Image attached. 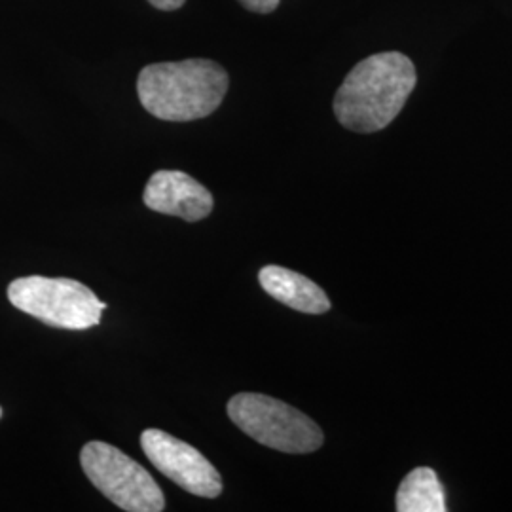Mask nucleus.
<instances>
[{
  "mask_svg": "<svg viewBox=\"0 0 512 512\" xmlns=\"http://www.w3.org/2000/svg\"><path fill=\"white\" fill-rule=\"evenodd\" d=\"M416 82V67L401 52L370 55L342 82L334 97V114L351 131H380L399 116Z\"/></svg>",
  "mask_w": 512,
  "mask_h": 512,
  "instance_id": "obj_1",
  "label": "nucleus"
},
{
  "mask_svg": "<svg viewBox=\"0 0 512 512\" xmlns=\"http://www.w3.org/2000/svg\"><path fill=\"white\" fill-rule=\"evenodd\" d=\"M230 78L211 59H184L145 67L137 80L141 105L165 122H194L224 101Z\"/></svg>",
  "mask_w": 512,
  "mask_h": 512,
  "instance_id": "obj_2",
  "label": "nucleus"
},
{
  "mask_svg": "<svg viewBox=\"0 0 512 512\" xmlns=\"http://www.w3.org/2000/svg\"><path fill=\"white\" fill-rule=\"evenodd\" d=\"M8 300L14 308L57 329H92L107 310L90 287L69 277H19L8 287Z\"/></svg>",
  "mask_w": 512,
  "mask_h": 512,
  "instance_id": "obj_3",
  "label": "nucleus"
},
{
  "mask_svg": "<svg viewBox=\"0 0 512 512\" xmlns=\"http://www.w3.org/2000/svg\"><path fill=\"white\" fill-rule=\"evenodd\" d=\"M228 416L256 442L285 454H311L323 446L321 427L291 404L260 393H238Z\"/></svg>",
  "mask_w": 512,
  "mask_h": 512,
  "instance_id": "obj_4",
  "label": "nucleus"
},
{
  "mask_svg": "<svg viewBox=\"0 0 512 512\" xmlns=\"http://www.w3.org/2000/svg\"><path fill=\"white\" fill-rule=\"evenodd\" d=\"M80 465L93 486L129 512H162L164 492L143 465L112 444L92 440L80 452Z\"/></svg>",
  "mask_w": 512,
  "mask_h": 512,
  "instance_id": "obj_5",
  "label": "nucleus"
},
{
  "mask_svg": "<svg viewBox=\"0 0 512 512\" xmlns=\"http://www.w3.org/2000/svg\"><path fill=\"white\" fill-rule=\"evenodd\" d=\"M141 446L150 463L184 492L207 499L222 494V478L217 467L198 448L160 429L143 431Z\"/></svg>",
  "mask_w": 512,
  "mask_h": 512,
  "instance_id": "obj_6",
  "label": "nucleus"
},
{
  "mask_svg": "<svg viewBox=\"0 0 512 512\" xmlns=\"http://www.w3.org/2000/svg\"><path fill=\"white\" fill-rule=\"evenodd\" d=\"M143 200L148 209L179 217L186 222H198L211 215L213 194L183 171H156L148 179Z\"/></svg>",
  "mask_w": 512,
  "mask_h": 512,
  "instance_id": "obj_7",
  "label": "nucleus"
},
{
  "mask_svg": "<svg viewBox=\"0 0 512 512\" xmlns=\"http://www.w3.org/2000/svg\"><path fill=\"white\" fill-rule=\"evenodd\" d=\"M258 281L272 298L293 310L313 315L330 310L327 293L306 275L296 274L281 266H264L258 274Z\"/></svg>",
  "mask_w": 512,
  "mask_h": 512,
  "instance_id": "obj_8",
  "label": "nucleus"
},
{
  "mask_svg": "<svg viewBox=\"0 0 512 512\" xmlns=\"http://www.w3.org/2000/svg\"><path fill=\"white\" fill-rule=\"evenodd\" d=\"M395 503L399 512H444L448 509L439 476L429 467H418L404 476Z\"/></svg>",
  "mask_w": 512,
  "mask_h": 512,
  "instance_id": "obj_9",
  "label": "nucleus"
},
{
  "mask_svg": "<svg viewBox=\"0 0 512 512\" xmlns=\"http://www.w3.org/2000/svg\"><path fill=\"white\" fill-rule=\"evenodd\" d=\"M243 8L255 14H270L279 6V0H238Z\"/></svg>",
  "mask_w": 512,
  "mask_h": 512,
  "instance_id": "obj_10",
  "label": "nucleus"
},
{
  "mask_svg": "<svg viewBox=\"0 0 512 512\" xmlns=\"http://www.w3.org/2000/svg\"><path fill=\"white\" fill-rule=\"evenodd\" d=\"M148 2H150L154 8H158V10L173 12V10H179L186 0H148Z\"/></svg>",
  "mask_w": 512,
  "mask_h": 512,
  "instance_id": "obj_11",
  "label": "nucleus"
},
{
  "mask_svg": "<svg viewBox=\"0 0 512 512\" xmlns=\"http://www.w3.org/2000/svg\"><path fill=\"white\" fill-rule=\"evenodd\" d=\"M0 416H2V408H0Z\"/></svg>",
  "mask_w": 512,
  "mask_h": 512,
  "instance_id": "obj_12",
  "label": "nucleus"
}]
</instances>
